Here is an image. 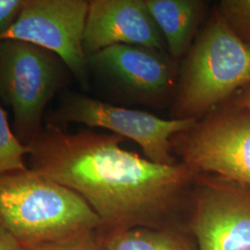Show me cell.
<instances>
[{
    "label": "cell",
    "mask_w": 250,
    "mask_h": 250,
    "mask_svg": "<svg viewBox=\"0 0 250 250\" xmlns=\"http://www.w3.org/2000/svg\"><path fill=\"white\" fill-rule=\"evenodd\" d=\"M58 100L56 107L45 113V125L66 129L70 124H79L91 129H106L125 139L133 140L140 146L146 159L162 165L178 163L170 139L174 134L190 129L197 121L164 120L70 89L61 93Z\"/></svg>",
    "instance_id": "5b68a950"
},
{
    "label": "cell",
    "mask_w": 250,
    "mask_h": 250,
    "mask_svg": "<svg viewBox=\"0 0 250 250\" xmlns=\"http://www.w3.org/2000/svg\"><path fill=\"white\" fill-rule=\"evenodd\" d=\"M29 147L16 138L9 125L8 115L0 103V175L27 169Z\"/></svg>",
    "instance_id": "4fadbf2b"
},
{
    "label": "cell",
    "mask_w": 250,
    "mask_h": 250,
    "mask_svg": "<svg viewBox=\"0 0 250 250\" xmlns=\"http://www.w3.org/2000/svg\"><path fill=\"white\" fill-rule=\"evenodd\" d=\"M155 22L161 30L170 57L177 61L192 46L205 11L200 0H145Z\"/></svg>",
    "instance_id": "8fae6325"
},
{
    "label": "cell",
    "mask_w": 250,
    "mask_h": 250,
    "mask_svg": "<svg viewBox=\"0 0 250 250\" xmlns=\"http://www.w3.org/2000/svg\"><path fill=\"white\" fill-rule=\"evenodd\" d=\"M88 9L87 0H25L18 20L0 41H21L57 54L87 91L91 74L83 39Z\"/></svg>",
    "instance_id": "ba28073f"
},
{
    "label": "cell",
    "mask_w": 250,
    "mask_h": 250,
    "mask_svg": "<svg viewBox=\"0 0 250 250\" xmlns=\"http://www.w3.org/2000/svg\"><path fill=\"white\" fill-rule=\"evenodd\" d=\"M170 143L181 162L196 174L250 187V112L245 107H215L190 129L174 134Z\"/></svg>",
    "instance_id": "8992f818"
},
{
    "label": "cell",
    "mask_w": 250,
    "mask_h": 250,
    "mask_svg": "<svg viewBox=\"0 0 250 250\" xmlns=\"http://www.w3.org/2000/svg\"><path fill=\"white\" fill-rule=\"evenodd\" d=\"M115 45L164 52L166 42L145 0H90L83 46L86 56Z\"/></svg>",
    "instance_id": "30bf717a"
},
{
    "label": "cell",
    "mask_w": 250,
    "mask_h": 250,
    "mask_svg": "<svg viewBox=\"0 0 250 250\" xmlns=\"http://www.w3.org/2000/svg\"><path fill=\"white\" fill-rule=\"evenodd\" d=\"M218 11L232 32L250 43V0H223Z\"/></svg>",
    "instance_id": "5bb4252c"
},
{
    "label": "cell",
    "mask_w": 250,
    "mask_h": 250,
    "mask_svg": "<svg viewBox=\"0 0 250 250\" xmlns=\"http://www.w3.org/2000/svg\"><path fill=\"white\" fill-rule=\"evenodd\" d=\"M125 138L91 128L70 133L45 125L28 146L29 168L72 189L100 221L99 229L171 225L189 206L196 173L181 161L162 165L121 144Z\"/></svg>",
    "instance_id": "6da1fadb"
},
{
    "label": "cell",
    "mask_w": 250,
    "mask_h": 250,
    "mask_svg": "<svg viewBox=\"0 0 250 250\" xmlns=\"http://www.w3.org/2000/svg\"><path fill=\"white\" fill-rule=\"evenodd\" d=\"M0 250H27V249L0 226Z\"/></svg>",
    "instance_id": "e0dca14e"
},
{
    "label": "cell",
    "mask_w": 250,
    "mask_h": 250,
    "mask_svg": "<svg viewBox=\"0 0 250 250\" xmlns=\"http://www.w3.org/2000/svg\"><path fill=\"white\" fill-rule=\"evenodd\" d=\"M96 232L82 233L68 240L55 244L25 248L27 250H103L98 241Z\"/></svg>",
    "instance_id": "9a60e30c"
},
{
    "label": "cell",
    "mask_w": 250,
    "mask_h": 250,
    "mask_svg": "<svg viewBox=\"0 0 250 250\" xmlns=\"http://www.w3.org/2000/svg\"><path fill=\"white\" fill-rule=\"evenodd\" d=\"M91 77L113 97L158 104L174 89V60L140 45H115L87 56Z\"/></svg>",
    "instance_id": "9c48e42d"
},
{
    "label": "cell",
    "mask_w": 250,
    "mask_h": 250,
    "mask_svg": "<svg viewBox=\"0 0 250 250\" xmlns=\"http://www.w3.org/2000/svg\"><path fill=\"white\" fill-rule=\"evenodd\" d=\"M25 0H0V37L18 20Z\"/></svg>",
    "instance_id": "2e32d148"
},
{
    "label": "cell",
    "mask_w": 250,
    "mask_h": 250,
    "mask_svg": "<svg viewBox=\"0 0 250 250\" xmlns=\"http://www.w3.org/2000/svg\"><path fill=\"white\" fill-rule=\"evenodd\" d=\"M72 77L57 54L21 41H0V103L10 108L12 131L23 146L41 132L46 107L68 89Z\"/></svg>",
    "instance_id": "277c9868"
},
{
    "label": "cell",
    "mask_w": 250,
    "mask_h": 250,
    "mask_svg": "<svg viewBox=\"0 0 250 250\" xmlns=\"http://www.w3.org/2000/svg\"><path fill=\"white\" fill-rule=\"evenodd\" d=\"M173 119L198 120L232 93L250 85V45L218 9L189 49L180 75Z\"/></svg>",
    "instance_id": "3957f363"
},
{
    "label": "cell",
    "mask_w": 250,
    "mask_h": 250,
    "mask_svg": "<svg viewBox=\"0 0 250 250\" xmlns=\"http://www.w3.org/2000/svg\"><path fill=\"white\" fill-rule=\"evenodd\" d=\"M237 104L250 112V85L240 90Z\"/></svg>",
    "instance_id": "ac0fdd59"
},
{
    "label": "cell",
    "mask_w": 250,
    "mask_h": 250,
    "mask_svg": "<svg viewBox=\"0 0 250 250\" xmlns=\"http://www.w3.org/2000/svg\"><path fill=\"white\" fill-rule=\"evenodd\" d=\"M249 45H250V44H249Z\"/></svg>",
    "instance_id": "d6986e66"
},
{
    "label": "cell",
    "mask_w": 250,
    "mask_h": 250,
    "mask_svg": "<svg viewBox=\"0 0 250 250\" xmlns=\"http://www.w3.org/2000/svg\"><path fill=\"white\" fill-rule=\"evenodd\" d=\"M188 224L197 250H250V187L197 174Z\"/></svg>",
    "instance_id": "52a82bcc"
},
{
    "label": "cell",
    "mask_w": 250,
    "mask_h": 250,
    "mask_svg": "<svg viewBox=\"0 0 250 250\" xmlns=\"http://www.w3.org/2000/svg\"><path fill=\"white\" fill-rule=\"evenodd\" d=\"M96 234L103 250H197L192 235L171 225L99 229Z\"/></svg>",
    "instance_id": "7c38bea8"
},
{
    "label": "cell",
    "mask_w": 250,
    "mask_h": 250,
    "mask_svg": "<svg viewBox=\"0 0 250 250\" xmlns=\"http://www.w3.org/2000/svg\"><path fill=\"white\" fill-rule=\"evenodd\" d=\"M0 226L27 248L96 232L100 221L76 192L28 167L0 175Z\"/></svg>",
    "instance_id": "7a4b0ae2"
}]
</instances>
